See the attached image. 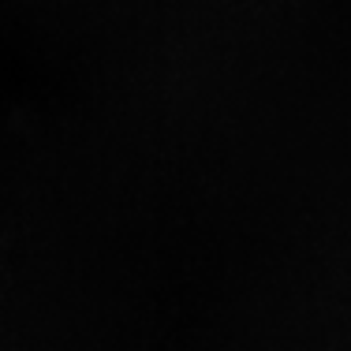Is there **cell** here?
<instances>
[]
</instances>
